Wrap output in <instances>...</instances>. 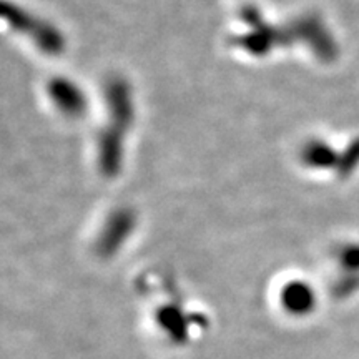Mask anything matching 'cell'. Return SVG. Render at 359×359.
<instances>
[{"mask_svg": "<svg viewBox=\"0 0 359 359\" xmlns=\"http://www.w3.org/2000/svg\"><path fill=\"white\" fill-rule=\"evenodd\" d=\"M303 158L306 160V163L313 168H320V170H326V168H338L339 165V158L341 155L338 151H334L331 145H327L325 142H313L309 143L304 150Z\"/></svg>", "mask_w": 359, "mask_h": 359, "instance_id": "7a4b0ae2", "label": "cell"}, {"mask_svg": "<svg viewBox=\"0 0 359 359\" xmlns=\"http://www.w3.org/2000/svg\"><path fill=\"white\" fill-rule=\"evenodd\" d=\"M358 167H359V138L349 143L346 150H344V154L341 155L338 172L343 175V177H348V175H351Z\"/></svg>", "mask_w": 359, "mask_h": 359, "instance_id": "5b68a950", "label": "cell"}, {"mask_svg": "<svg viewBox=\"0 0 359 359\" xmlns=\"http://www.w3.org/2000/svg\"><path fill=\"white\" fill-rule=\"evenodd\" d=\"M48 97L57 110L67 116H79L87 109L82 88L69 79H55V82L48 85Z\"/></svg>", "mask_w": 359, "mask_h": 359, "instance_id": "6da1fadb", "label": "cell"}, {"mask_svg": "<svg viewBox=\"0 0 359 359\" xmlns=\"http://www.w3.org/2000/svg\"><path fill=\"white\" fill-rule=\"evenodd\" d=\"M338 262L344 275H349L359 280V243L344 245L339 250Z\"/></svg>", "mask_w": 359, "mask_h": 359, "instance_id": "277c9868", "label": "cell"}, {"mask_svg": "<svg viewBox=\"0 0 359 359\" xmlns=\"http://www.w3.org/2000/svg\"><path fill=\"white\" fill-rule=\"evenodd\" d=\"M283 303L293 313H309L314 308V293L308 285L293 283L285 290Z\"/></svg>", "mask_w": 359, "mask_h": 359, "instance_id": "3957f363", "label": "cell"}]
</instances>
